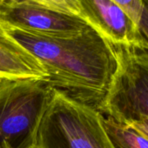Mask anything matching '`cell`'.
I'll use <instances>...</instances> for the list:
<instances>
[{
    "label": "cell",
    "mask_w": 148,
    "mask_h": 148,
    "mask_svg": "<svg viewBox=\"0 0 148 148\" xmlns=\"http://www.w3.org/2000/svg\"><path fill=\"white\" fill-rule=\"evenodd\" d=\"M53 92L40 79H0V148H36Z\"/></svg>",
    "instance_id": "cell-2"
},
{
    "label": "cell",
    "mask_w": 148,
    "mask_h": 148,
    "mask_svg": "<svg viewBox=\"0 0 148 148\" xmlns=\"http://www.w3.org/2000/svg\"><path fill=\"white\" fill-rule=\"evenodd\" d=\"M102 125L115 148H148V138L131 126L104 115Z\"/></svg>",
    "instance_id": "cell-8"
},
{
    "label": "cell",
    "mask_w": 148,
    "mask_h": 148,
    "mask_svg": "<svg viewBox=\"0 0 148 148\" xmlns=\"http://www.w3.org/2000/svg\"><path fill=\"white\" fill-rule=\"evenodd\" d=\"M99 112L54 90L42 119L36 148H115Z\"/></svg>",
    "instance_id": "cell-3"
},
{
    "label": "cell",
    "mask_w": 148,
    "mask_h": 148,
    "mask_svg": "<svg viewBox=\"0 0 148 148\" xmlns=\"http://www.w3.org/2000/svg\"><path fill=\"white\" fill-rule=\"evenodd\" d=\"M5 1V0H0V4H1V3H3Z\"/></svg>",
    "instance_id": "cell-12"
},
{
    "label": "cell",
    "mask_w": 148,
    "mask_h": 148,
    "mask_svg": "<svg viewBox=\"0 0 148 148\" xmlns=\"http://www.w3.org/2000/svg\"><path fill=\"white\" fill-rule=\"evenodd\" d=\"M5 25L50 38L79 35L89 25L80 17L57 12L32 0H5L0 4Z\"/></svg>",
    "instance_id": "cell-5"
},
{
    "label": "cell",
    "mask_w": 148,
    "mask_h": 148,
    "mask_svg": "<svg viewBox=\"0 0 148 148\" xmlns=\"http://www.w3.org/2000/svg\"><path fill=\"white\" fill-rule=\"evenodd\" d=\"M5 27L43 65L49 86L101 112L118 63L111 43L99 32L88 25L77 36L50 38Z\"/></svg>",
    "instance_id": "cell-1"
},
{
    "label": "cell",
    "mask_w": 148,
    "mask_h": 148,
    "mask_svg": "<svg viewBox=\"0 0 148 148\" xmlns=\"http://www.w3.org/2000/svg\"><path fill=\"white\" fill-rule=\"evenodd\" d=\"M110 43L118 66L101 114L126 125L148 119V49Z\"/></svg>",
    "instance_id": "cell-4"
},
{
    "label": "cell",
    "mask_w": 148,
    "mask_h": 148,
    "mask_svg": "<svg viewBox=\"0 0 148 148\" xmlns=\"http://www.w3.org/2000/svg\"><path fill=\"white\" fill-rule=\"evenodd\" d=\"M49 9L79 17V0H32Z\"/></svg>",
    "instance_id": "cell-10"
},
{
    "label": "cell",
    "mask_w": 148,
    "mask_h": 148,
    "mask_svg": "<svg viewBox=\"0 0 148 148\" xmlns=\"http://www.w3.org/2000/svg\"><path fill=\"white\" fill-rule=\"evenodd\" d=\"M47 73L38 60L6 31L0 19V79H40Z\"/></svg>",
    "instance_id": "cell-7"
},
{
    "label": "cell",
    "mask_w": 148,
    "mask_h": 148,
    "mask_svg": "<svg viewBox=\"0 0 148 148\" xmlns=\"http://www.w3.org/2000/svg\"><path fill=\"white\" fill-rule=\"evenodd\" d=\"M79 17L109 42L145 47L132 18L112 0H79Z\"/></svg>",
    "instance_id": "cell-6"
},
{
    "label": "cell",
    "mask_w": 148,
    "mask_h": 148,
    "mask_svg": "<svg viewBox=\"0 0 148 148\" xmlns=\"http://www.w3.org/2000/svg\"><path fill=\"white\" fill-rule=\"evenodd\" d=\"M146 137L148 138V119H143L138 121H135L131 123L130 125H127Z\"/></svg>",
    "instance_id": "cell-11"
},
{
    "label": "cell",
    "mask_w": 148,
    "mask_h": 148,
    "mask_svg": "<svg viewBox=\"0 0 148 148\" xmlns=\"http://www.w3.org/2000/svg\"><path fill=\"white\" fill-rule=\"evenodd\" d=\"M135 23L148 49V0H112Z\"/></svg>",
    "instance_id": "cell-9"
}]
</instances>
